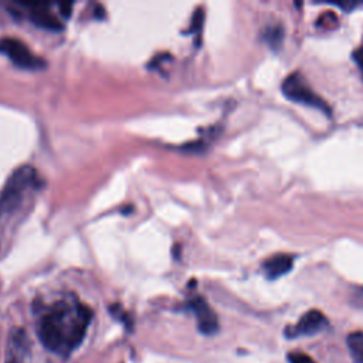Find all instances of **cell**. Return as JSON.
<instances>
[{
  "label": "cell",
  "instance_id": "1",
  "mask_svg": "<svg viewBox=\"0 0 363 363\" xmlns=\"http://www.w3.org/2000/svg\"><path fill=\"white\" fill-rule=\"evenodd\" d=\"M93 311L80 302L60 301L45 314L38 327L41 344L53 352L76 349L85 338Z\"/></svg>",
  "mask_w": 363,
  "mask_h": 363
},
{
  "label": "cell",
  "instance_id": "6",
  "mask_svg": "<svg viewBox=\"0 0 363 363\" xmlns=\"http://www.w3.org/2000/svg\"><path fill=\"white\" fill-rule=\"evenodd\" d=\"M189 307L196 316L197 328L203 335H214L219 331V320L216 312L201 297L192 300Z\"/></svg>",
  "mask_w": 363,
  "mask_h": 363
},
{
  "label": "cell",
  "instance_id": "3",
  "mask_svg": "<svg viewBox=\"0 0 363 363\" xmlns=\"http://www.w3.org/2000/svg\"><path fill=\"white\" fill-rule=\"evenodd\" d=\"M283 93L291 101L301 102V104L318 108V109H321L327 113L331 112V109L328 108L325 101L314 93V91L305 84L304 78L298 73L291 74L289 77L285 78V81L283 84Z\"/></svg>",
  "mask_w": 363,
  "mask_h": 363
},
{
  "label": "cell",
  "instance_id": "11",
  "mask_svg": "<svg viewBox=\"0 0 363 363\" xmlns=\"http://www.w3.org/2000/svg\"><path fill=\"white\" fill-rule=\"evenodd\" d=\"M287 358L289 363H316L309 355L302 352H289Z\"/></svg>",
  "mask_w": 363,
  "mask_h": 363
},
{
  "label": "cell",
  "instance_id": "13",
  "mask_svg": "<svg viewBox=\"0 0 363 363\" xmlns=\"http://www.w3.org/2000/svg\"><path fill=\"white\" fill-rule=\"evenodd\" d=\"M201 23H203V10H196L190 32H199L201 28Z\"/></svg>",
  "mask_w": 363,
  "mask_h": 363
},
{
  "label": "cell",
  "instance_id": "2",
  "mask_svg": "<svg viewBox=\"0 0 363 363\" xmlns=\"http://www.w3.org/2000/svg\"><path fill=\"white\" fill-rule=\"evenodd\" d=\"M36 170L32 166H21L16 169L8 179L6 185L0 193V212H14L25 196V192L36 184Z\"/></svg>",
  "mask_w": 363,
  "mask_h": 363
},
{
  "label": "cell",
  "instance_id": "10",
  "mask_svg": "<svg viewBox=\"0 0 363 363\" xmlns=\"http://www.w3.org/2000/svg\"><path fill=\"white\" fill-rule=\"evenodd\" d=\"M264 38L272 49H278L284 38V30L281 26H271L265 30Z\"/></svg>",
  "mask_w": 363,
  "mask_h": 363
},
{
  "label": "cell",
  "instance_id": "12",
  "mask_svg": "<svg viewBox=\"0 0 363 363\" xmlns=\"http://www.w3.org/2000/svg\"><path fill=\"white\" fill-rule=\"evenodd\" d=\"M352 304L363 309V288H356L352 294Z\"/></svg>",
  "mask_w": 363,
  "mask_h": 363
},
{
  "label": "cell",
  "instance_id": "4",
  "mask_svg": "<svg viewBox=\"0 0 363 363\" xmlns=\"http://www.w3.org/2000/svg\"><path fill=\"white\" fill-rule=\"evenodd\" d=\"M0 53L8 56L14 65L25 68V70H41L45 67V63L34 56L25 43L13 37L0 40Z\"/></svg>",
  "mask_w": 363,
  "mask_h": 363
},
{
  "label": "cell",
  "instance_id": "9",
  "mask_svg": "<svg viewBox=\"0 0 363 363\" xmlns=\"http://www.w3.org/2000/svg\"><path fill=\"white\" fill-rule=\"evenodd\" d=\"M348 348L356 363H363V332L356 331L348 335Z\"/></svg>",
  "mask_w": 363,
  "mask_h": 363
},
{
  "label": "cell",
  "instance_id": "8",
  "mask_svg": "<svg viewBox=\"0 0 363 363\" xmlns=\"http://www.w3.org/2000/svg\"><path fill=\"white\" fill-rule=\"evenodd\" d=\"M294 258L288 254H276L264 263V271L270 280H277L292 270Z\"/></svg>",
  "mask_w": 363,
  "mask_h": 363
},
{
  "label": "cell",
  "instance_id": "7",
  "mask_svg": "<svg viewBox=\"0 0 363 363\" xmlns=\"http://www.w3.org/2000/svg\"><path fill=\"white\" fill-rule=\"evenodd\" d=\"M23 6L29 9L30 20L37 28L52 32L61 30V21L52 13L49 3H23Z\"/></svg>",
  "mask_w": 363,
  "mask_h": 363
},
{
  "label": "cell",
  "instance_id": "5",
  "mask_svg": "<svg viewBox=\"0 0 363 363\" xmlns=\"http://www.w3.org/2000/svg\"><path fill=\"white\" fill-rule=\"evenodd\" d=\"M327 316L318 309H311L301 316V320L285 329V335L288 338H298V336H312L322 332L328 327Z\"/></svg>",
  "mask_w": 363,
  "mask_h": 363
},
{
  "label": "cell",
  "instance_id": "14",
  "mask_svg": "<svg viewBox=\"0 0 363 363\" xmlns=\"http://www.w3.org/2000/svg\"><path fill=\"white\" fill-rule=\"evenodd\" d=\"M353 58H355L356 64L359 65L360 72H362V74H363V45H362V47H359L358 50H355V53H353Z\"/></svg>",
  "mask_w": 363,
  "mask_h": 363
},
{
  "label": "cell",
  "instance_id": "15",
  "mask_svg": "<svg viewBox=\"0 0 363 363\" xmlns=\"http://www.w3.org/2000/svg\"><path fill=\"white\" fill-rule=\"evenodd\" d=\"M60 8V13L64 16V17H70L72 16V12H73V3H63V5H58Z\"/></svg>",
  "mask_w": 363,
  "mask_h": 363
}]
</instances>
